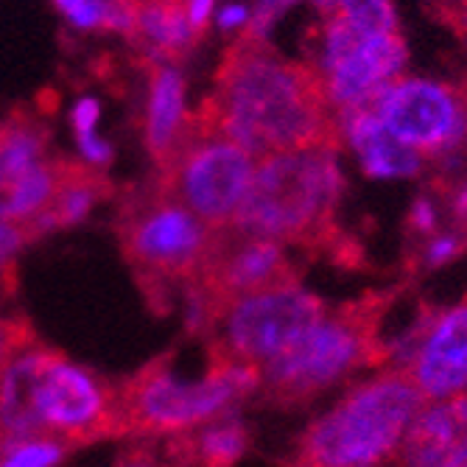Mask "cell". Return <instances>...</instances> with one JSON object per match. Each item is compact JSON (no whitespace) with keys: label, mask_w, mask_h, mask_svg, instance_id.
Returning a JSON list of instances; mask_svg holds the SVG:
<instances>
[{"label":"cell","mask_w":467,"mask_h":467,"mask_svg":"<svg viewBox=\"0 0 467 467\" xmlns=\"http://www.w3.org/2000/svg\"><path fill=\"white\" fill-rule=\"evenodd\" d=\"M261 387V369L210 358L199 380H180L168 358H157L115 387L120 437L185 434L230 414L235 400Z\"/></svg>","instance_id":"6"},{"label":"cell","mask_w":467,"mask_h":467,"mask_svg":"<svg viewBox=\"0 0 467 467\" xmlns=\"http://www.w3.org/2000/svg\"><path fill=\"white\" fill-rule=\"evenodd\" d=\"M387 130L417 154H442L467 140V93L429 78H395L372 99Z\"/></svg>","instance_id":"11"},{"label":"cell","mask_w":467,"mask_h":467,"mask_svg":"<svg viewBox=\"0 0 467 467\" xmlns=\"http://www.w3.org/2000/svg\"><path fill=\"white\" fill-rule=\"evenodd\" d=\"M36 342L34 327L23 317H0V375L6 372L15 356Z\"/></svg>","instance_id":"25"},{"label":"cell","mask_w":467,"mask_h":467,"mask_svg":"<svg viewBox=\"0 0 467 467\" xmlns=\"http://www.w3.org/2000/svg\"><path fill=\"white\" fill-rule=\"evenodd\" d=\"M101 118V104L93 96H81L73 107H70V123H73V132L84 135V132H96Z\"/></svg>","instance_id":"28"},{"label":"cell","mask_w":467,"mask_h":467,"mask_svg":"<svg viewBox=\"0 0 467 467\" xmlns=\"http://www.w3.org/2000/svg\"><path fill=\"white\" fill-rule=\"evenodd\" d=\"M453 213H456V219L459 222H467V185L456 193V199H453Z\"/></svg>","instance_id":"35"},{"label":"cell","mask_w":467,"mask_h":467,"mask_svg":"<svg viewBox=\"0 0 467 467\" xmlns=\"http://www.w3.org/2000/svg\"><path fill=\"white\" fill-rule=\"evenodd\" d=\"M109 196H112V182L107 180L101 168H93L84 160H67V171H65V180H62L54 202L23 227L34 244L57 230L76 227Z\"/></svg>","instance_id":"18"},{"label":"cell","mask_w":467,"mask_h":467,"mask_svg":"<svg viewBox=\"0 0 467 467\" xmlns=\"http://www.w3.org/2000/svg\"><path fill=\"white\" fill-rule=\"evenodd\" d=\"M311 4H314L322 15H333L336 6H338V0H311Z\"/></svg>","instance_id":"36"},{"label":"cell","mask_w":467,"mask_h":467,"mask_svg":"<svg viewBox=\"0 0 467 467\" xmlns=\"http://www.w3.org/2000/svg\"><path fill=\"white\" fill-rule=\"evenodd\" d=\"M51 132L39 118L17 112L0 120V171H20L48 160Z\"/></svg>","instance_id":"21"},{"label":"cell","mask_w":467,"mask_h":467,"mask_svg":"<svg viewBox=\"0 0 467 467\" xmlns=\"http://www.w3.org/2000/svg\"><path fill=\"white\" fill-rule=\"evenodd\" d=\"M249 20H252L249 9L241 4H227L216 12V26L222 31H244L249 26Z\"/></svg>","instance_id":"29"},{"label":"cell","mask_w":467,"mask_h":467,"mask_svg":"<svg viewBox=\"0 0 467 467\" xmlns=\"http://www.w3.org/2000/svg\"><path fill=\"white\" fill-rule=\"evenodd\" d=\"M364 34H395L398 15L389 0H338L336 12Z\"/></svg>","instance_id":"23"},{"label":"cell","mask_w":467,"mask_h":467,"mask_svg":"<svg viewBox=\"0 0 467 467\" xmlns=\"http://www.w3.org/2000/svg\"><path fill=\"white\" fill-rule=\"evenodd\" d=\"M411 338L414 353L406 369L422 398L445 400L467 392V296L420 322Z\"/></svg>","instance_id":"13"},{"label":"cell","mask_w":467,"mask_h":467,"mask_svg":"<svg viewBox=\"0 0 467 467\" xmlns=\"http://www.w3.org/2000/svg\"><path fill=\"white\" fill-rule=\"evenodd\" d=\"M258 160L238 143L196 126L174 160L157 168V185L213 230L230 227Z\"/></svg>","instance_id":"9"},{"label":"cell","mask_w":467,"mask_h":467,"mask_svg":"<svg viewBox=\"0 0 467 467\" xmlns=\"http://www.w3.org/2000/svg\"><path fill=\"white\" fill-rule=\"evenodd\" d=\"M67 171L65 157H48L20 171H0V222L28 224L46 210Z\"/></svg>","instance_id":"19"},{"label":"cell","mask_w":467,"mask_h":467,"mask_svg":"<svg viewBox=\"0 0 467 467\" xmlns=\"http://www.w3.org/2000/svg\"><path fill=\"white\" fill-rule=\"evenodd\" d=\"M445 17L451 20V26L462 31V36H467V0H451Z\"/></svg>","instance_id":"34"},{"label":"cell","mask_w":467,"mask_h":467,"mask_svg":"<svg viewBox=\"0 0 467 467\" xmlns=\"http://www.w3.org/2000/svg\"><path fill=\"white\" fill-rule=\"evenodd\" d=\"M126 39L135 46L143 65L151 62L177 65L182 57L193 51L199 34L191 26L185 0H138L135 26Z\"/></svg>","instance_id":"17"},{"label":"cell","mask_w":467,"mask_h":467,"mask_svg":"<svg viewBox=\"0 0 467 467\" xmlns=\"http://www.w3.org/2000/svg\"><path fill=\"white\" fill-rule=\"evenodd\" d=\"M31 238L26 233L23 224H9V222H0V275L9 272L12 266V258L23 249L28 246Z\"/></svg>","instance_id":"26"},{"label":"cell","mask_w":467,"mask_h":467,"mask_svg":"<svg viewBox=\"0 0 467 467\" xmlns=\"http://www.w3.org/2000/svg\"><path fill=\"white\" fill-rule=\"evenodd\" d=\"M426 406L409 369L389 367L311 422L291 467H384Z\"/></svg>","instance_id":"4"},{"label":"cell","mask_w":467,"mask_h":467,"mask_svg":"<svg viewBox=\"0 0 467 467\" xmlns=\"http://www.w3.org/2000/svg\"><path fill=\"white\" fill-rule=\"evenodd\" d=\"M115 235L140 285L160 294L165 285H188L199 275L216 230L151 180L120 196Z\"/></svg>","instance_id":"7"},{"label":"cell","mask_w":467,"mask_h":467,"mask_svg":"<svg viewBox=\"0 0 467 467\" xmlns=\"http://www.w3.org/2000/svg\"><path fill=\"white\" fill-rule=\"evenodd\" d=\"M120 467H157L154 462V453L146 451V448H132V451H126L123 459H120Z\"/></svg>","instance_id":"33"},{"label":"cell","mask_w":467,"mask_h":467,"mask_svg":"<svg viewBox=\"0 0 467 467\" xmlns=\"http://www.w3.org/2000/svg\"><path fill=\"white\" fill-rule=\"evenodd\" d=\"M249 448V434L244 422L233 414H222L204 426L177 434L171 453L182 462H193L202 467H233Z\"/></svg>","instance_id":"20"},{"label":"cell","mask_w":467,"mask_h":467,"mask_svg":"<svg viewBox=\"0 0 467 467\" xmlns=\"http://www.w3.org/2000/svg\"><path fill=\"white\" fill-rule=\"evenodd\" d=\"M67 442L54 437H23V440H0V467H57Z\"/></svg>","instance_id":"22"},{"label":"cell","mask_w":467,"mask_h":467,"mask_svg":"<svg viewBox=\"0 0 467 467\" xmlns=\"http://www.w3.org/2000/svg\"><path fill=\"white\" fill-rule=\"evenodd\" d=\"M411 227L417 233H431L437 227V210L429 199H417L411 207Z\"/></svg>","instance_id":"31"},{"label":"cell","mask_w":467,"mask_h":467,"mask_svg":"<svg viewBox=\"0 0 467 467\" xmlns=\"http://www.w3.org/2000/svg\"><path fill=\"white\" fill-rule=\"evenodd\" d=\"M456 252H459V238H453V235H448V238H437V241L429 246L426 261H429L431 266H440V264H445L448 258H453Z\"/></svg>","instance_id":"32"},{"label":"cell","mask_w":467,"mask_h":467,"mask_svg":"<svg viewBox=\"0 0 467 467\" xmlns=\"http://www.w3.org/2000/svg\"><path fill=\"white\" fill-rule=\"evenodd\" d=\"M400 467H467V392L426 400L398 451Z\"/></svg>","instance_id":"15"},{"label":"cell","mask_w":467,"mask_h":467,"mask_svg":"<svg viewBox=\"0 0 467 467\" xmlns=\"http://www.w3.org/2000/svg\"><path fill=\"white\" fill-rule=\"evenodd\" d=\"M0 437H54L70 448L120 437L115 387L36 338L0 375Z\"/></svg>","instance_id":"2"},{"label":"cell","mask_w":467,"mask_h":467,"mask_svg":"<svg viewBox=\"0 0 467 467\" xmlns=\"http://www.w3.org/2000/svg\"><path fill=\"white\" fill-rule=\"evenodd\" d=\"M409 51L403 36L364 34L338 15H322L314 34V59L308 62L319 81L330 109L338 115L369 101L392 84L406 67Z\"/></svg>","instance_id":"10"},{"label":"cell","mask_w":467,"mask_h":467,"mask_svg":"<svg viewBox=\"0 0 467 467\" xmlns=\"http://www.w3.org/2000/svg\"><path fill=\"white\" fill-rule=\"evenodd\" d=\"M378 96V93H375ZM372 96V99H375ZM372 99L338 112V126L350 146L358 151L364 171L378 180H395V177H414L420 171V154L400 143L384 123H380Z\"/></svg>","instance_id":"16"},{"label":"cell","mask_w":467,"mask_h":467,"mask_svg":"<svg viewBox=\"0 0 467 467\" xmlns=\"http://www.w3.org/2000/svg\"><path fill=\"white\" fill-rule=\"evenodd\" d=\"M76 143H78V154L81 160L93 165V168H104L112 162V143L104 140L99 132H84V135H76Z\"/></svg>","instance_id":"27"},{"label":"cell","mask_w":467,"mask_h":467,"mask_svg":"<svg viewBox=\"0 0 467 467\" xmlns=\"http://www.w3.org/2000/svg\"><path fill=\"white\" fill-rule=\"evenodd\" d=\"M54 4L73 28H81V31L104 28L107 31L109 0H54Z\"/></svg>","instance_id":"24"},{"label":"cell","mask_w":467,"mask_h":467,"mask_svg":"<svg viewBox=\"0 0 467 467\" xmlns=\"http://www.w3.org/2000/svg\"><path fill=\"white\" fill-rule=\"evenodd\" d=\"M325 314L317 294L296 280L227 300L207 327L210 358L264 367L283 356Z\"/></svg>","instance_id":"8"},{"label":"cell","mask_w":467,"mask_h":467,"mask_svg":"<svg viewBox=\"0 0 467 467\" xmlns=\"http://www.w3.org/2000/svg\"><path fill=\"white\" fill-rule=\"evenodd\" d=\"M146 107L143 143L157 168L168 165L193 132V112L188 109L185 76L171 62L146 65Z\"/></svg>","instance_id":"14"},{"label":"cell","mask_w":467,"mask_h":467,"mask_svg":"<svg viewBox=\"0 0 467 467\" xmlns=\"http://www.w3.org/2000/svg\"><path fill=\"white\" fill-rule=\"evenodd\" d=\"M336 151L311 146L261 157L230 227L280 244H330L345 193Z\"/></svg>","instance_id":"3"},{"label":"cell","mask_w":467,"mask_h":467,"mask_svg":"<svg viewBox=\"0 0 467 467\" xmlns=\"http://www.w3.org/2000/svg\"><path fill=\"white\" fill-rule=\"evenodd\" d=\"M193 118L202 130L254 157L311 146L338 149L345 138L317 70L308 62L283 59L264 36L249 34L224 51L213 93Z\"/></svg>","instance_id":"1"},{"label":"cell","mask_w":467,"mask_h":467,"mask_svg":"<svg viewBox=\"0 0 467 467\" xmlns=\"http://www.w3.org/2000/svg\"><path fill=\"white\" fill-rule=\"evenodd\" d=\"M0 440H4V437H0Z\"/></svg>","instance_id":"37"},{"label":"cell","mask_w":467,"mask_h":467,"mask_svg":"<svg viewBox=\"0 0 467 467\" xmlns=\"http://www.w3.org/2000/svg\"><path fill=\"white\" fill-rule=\"evenodd\" d=\"M188 6V17H191V26L196 28V34L202 36L204 28L213 20V9H216V0H185Z\"/></svg>","instance_id":"30"},{"label":"cell","mask_w":467,"mask_h":467,"mask_svg":"<svg viewBox=\"0 0 467 467\" xmlns=\"http://www.w3.org/2000/svg\"><path fill=\"white\" fill-rule=\"evenodd\" d=\"M389 296L369 294L358 303L325 311L296 342L261 367V389L272 403H303L367 364L387 358L378 322Z\"/></svg>","instance_id":"5"},{"label":"cell","mask_w":467,"mask_h":467,"mask_svg":"<svg viewBox=\"0 0 467 467\" xmlns=\"http://www.w3.org/2000/svg\"><path fill=\"white\" fill-rule=\"evenodd\" d=\"M285 280H296V275L280 241L222 227L213 235L199 275L188 285H193L204 296L210 314H216L233 296L261 291ZM210 322H213V317H210Z\"/></svg>","instance_id":"12"}]
</instances>
